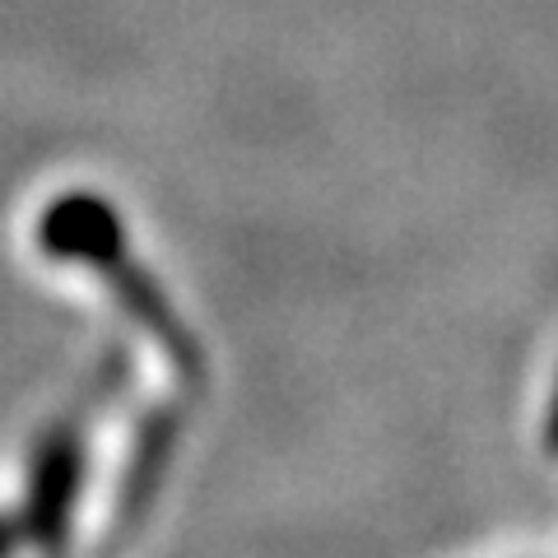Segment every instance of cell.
Listing matches in <instances>:
<instances>
[{"label": "cell", "instance_id": "obj_1", "mask_svg": "<svg viewBox=\"0 0 558 558\" xmlns=\"http://www.w3.org/2000/svg\"><path fill=\"white\" fill-rule=\"evenodd\" d=\"M43 247L51 256H75L89 270H98L121 293V307H126L135 322H145L178 359H191V340L182 336L178 322H172V312L163 307L154 279H145L131 266L126 242H121V229H117V215L98 196H65V201L51 205L47 219H43Z\"/></svg>", "mask_w": 558, "mask_h": 558}]
</instances>
